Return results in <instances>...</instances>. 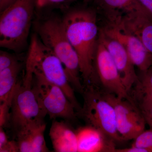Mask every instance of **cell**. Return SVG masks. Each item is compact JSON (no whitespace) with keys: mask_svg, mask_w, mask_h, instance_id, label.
<instances>
[{"mask_svg":"<svg viewBox=\"0 0 152 152\" xmlns=\"http://www.w3.org/2000/svg\"><path fill=\"white\" fill-rule=\"evenodd\" d=\"M62 20L68 39L78 57L82 78L85 84H94L98 80L94 60L99 33L96 12L75 9Z\"/></svg>","mask_w":152,"mask_h":152,"instance_id":"1","label":"cell"},{"mask_svg":"<svg viewBox=\"0 0 152 152\" xmlns=\"http://www.w3.org/2000/svg\"><path fill=\"white\" fill-rule=\"evenodd\" d=\"M33 75L41 76L59 87L75 107L77 113L81 110L63 64L37 35H34L31 38L26 61L25 75L32 77Z\"/></svg>","mask_w":152,"mask_h":152,"instance_id":"2","label":"cell"},{"mask_svg":"<svg viewBox=\"0 0 152 152\" xmlns=\"http://www.w3.org/2000/svg\"><path fill=\"white\" fill-rule=\"evenodd\" d=\"M37 30L42 42L52 50L63 64L74 89L82 94L85 86L80 80L78 57L68 39L63 20L50 18L38 24Z\"/></svg>","mask_w":152,"mask_h":152,"instance_id":"3","label":"cell"},{"mask_svg":"<svg viewBox=\"0 0 152 152\" xmlns=\"http://www.w3.org/2000/svg\"><path fill=\"white\" fill-rule=\"evenodd\" d=\"M35 7V0H16L1 12V48L15 52L25 48Z\"/></svg>","mask_w":152,"mask_h":152,"instance_id":"4","label":"cell"},{"mask_svg":"<svg viewBox=\"0 0 152 152\" xmlns=\"http://www.w3.org/2000/svg\"><path fill=\"white\" fill-rule=\"evenodd\" d=\"M84 102L81 110L77 113L87 125L99 130L115 141H124L117 130L114 107L92 84L86 85L82 94Z\"/></svg>","mask_w":152,"mask_h":152,"instance_id":"5","label":"cell"},{"mask_svg":"<svg viewBox=\"0 0 152 152\" xmlns=\"http://www.w3.org/2000/svg\"><path fill=\"white\" fill-rule=\"evenodd\" d=\"M46 115L40 105L32 84L19 81L14 90L8 123L15 134L28 125L44 121Z\"/></svg>","mask_w":152,"mask_h":152,"instance_id":"6","label":"cell"},{"mask_svg":"<svg viewBox=\"0 0 152 152\" xmlns=\"http://www.w3.org/2000/svg\"><path fill=\"white\" fill-rule=\"evenodd\" d=\"M32 88L41 108L53 120L62 118L73 121L77 111L62 90L42 77L33 75Z\"/></svg>","mask_w":152,"mask_h":152,"instance_id":"7","label":"cell"},{"mask_svg":"<svg viewBox=\"0 0 152 152\" xmlns=\"http://www.w3.org/2000/svg\"><path fill=\"white\" fill-rule=\"evenodd\" d=\"M104 95L114 107L117 130L124 141L134 140L145 130V120L136 104L111 93Z\"/></svg>","mask_w":152,"mask_h":152,"instance_id":"8","label":"cell"},{"mask_svg":"<svg viewBox=\"0 0 152 152\" xmlns=\"http://www.w3.org/2000/svg\"><path fill=\"white\" fill-rule=\"evenodd\" d=\"M94 67L98 80L107 92L135 104L123 84L113 58L99 39L95 54Z\"/></svg>","mask_w":152,"mask_h":152,"instance_id":"9","label":"cell"},{"mask_svg":"<svg viewBox=\"0 0 152 152\" xmlns=\"http://www.w3.org/2000/svg\"><path fill=\"white\" fill-rule=\"evenodd\" d=\"M100 31L109 37L117 41L126 51L135 66L140 72L152 66V54L139 38L117 24L107 23Z\"/></svg>","mask_w":152,"mask_h":152,"instance_id":"10","label":"cell"},{"mask_svg":"<svg viewBox=\"0 0 152 152\" xmlns=\"http://www.w3.org/2000/svg\"><path fill=\"white\" fill-rule=\"evenodd\" d=\"M99 39L113 58L123 84L129 94L133 86L138 80L135 66L126 51L118 42L106 36L100 30Z\"/></svg>","mask_w":152,"mask_h":152,"instance_id":"11","label":"cell"},{"mask_svg":"<svg viewBox=\"0 0 152 152\" xmlns=\"http://www.w3.org/2000/svg\"><path fill=\"white\" fill-rule=\"evenodd\" d=\"M114 23L139 38L152 54V17L145 9L142 8L125 14Z\"/></svg>","mask_w":152,"mask_h":152,"instance_id":"12","label":"cell"},{"mask_svg":"<svg viewBox=\"0 0 152 152\" xmlns=\"http://www.w3.org/2000/svg\"><path fill=\"white\" fill-rule=\"evenodd\" d=\"M77 152H115L113 139L90 125L80 127L76 130Z\"/></svg>","mask_w":152,"mask_h":152,"instance_id":"13","label":"cell"},{"mask_svg":"<svg viewBox=\"0 0 152 152\" xmlns=\"http://www.w3.org/2000/svg\"><path fill=\"white\" fill-rule=\"evenodd\" d=\"M67 121L52 122L49 132L52 145L56 152H77L76 130Z\"/></svg>","mask_w":152,"mask_h":152,"instance_id":"14","label":"cell"},{"mask_svg":"<svg viewBox=\"0 0 152 152\" xmlns=\"http://www.w3.org/2000/svg\"><path fill=\"white\" fill-rule=\"evenodd\" d=\"M138 77L129 95L144 114L152 108V66L146 71L141 72Z\"/></svg>","mask_w":152,"mask_h":152,"instance_id":"15","label":"cell"},{"mask_svg":"<svg viewBox=\"0 0 152 152\" xmlns=\"http://www.w3.org/2000/svg\"><path fill=\"white\" fill-rule=\"evenodd\" d=\"M95 5L106 17L107 22H113L123 15L143 7L138 0H93Z\"/></svg>","mask_w":152,"mask_h":152,"instance_id":"16","label":"cell"},{"mask_svg":"<svg viewBox=\"0 0 152 152\" xmlns=\"http://www.w3.org/2000/svg\"><path fill=\"white\" fill-rule=\"evenodd\" d=\"M22 65L20 61L0 71V103L11 101L14 90L18 83Z\"/></svg>","mask_w":152,"mask_h":152,"instance_id":"17","label":"cell"},{"mask_svg":"<svg viewBox=\"0 0 152 152\" xmlns=\"http://www.w3.org/2000/svg\"><path fill=\"white\" fill-rule=\"evenodd\" d=\"M30 127L32 152H49L44 136L46 128L45 121L32 123L30 124Z\"/></svg>","mask_w":152,"mask_h":152,"instance_id":"18","label":"cell"},{"mask_svg":"<svg viewBox=\"0 0 152 152\" xmlns=\"http://www.w3.org/2000/svg\"><path fill=\"white\" fill-rule=\"evenodd\" d=\"M132 146L145 149L149 152H152V127L144 130L134 139Z\"/></svg>","mask_w":152,"mask_h":152,"instance_id":"19","label":"cell"},{"mask_svg":"<svg viewBox=\"0 0 152 152\" xmlns=\"http://www.w3.org/2000/svg\"><path fill=\"white\" fill-rule=\"evenodd\" d=\"M0 152H19L17 141L9 140L4 128L2 127H0Z\"/></svg>","mask_w":152,"mask_h":152,"instance_id":"20","label":"cell"},{"mask_svg":"<svg viewBox=\"0 0 152 152\" xmlns=\"http://www.w3.org/2000/svg\"><path fill=\"white\" fill-rule=\"evenodd\" d=\"M19 62L16 57L6 52H0V71L10 67Z\"/></svg>","mask_w":152,"mask_h":152,"instance_id":"21","label":"cell"},{"mask_svg":"<svg viewBox=\"0 0 152 152\" xmlns=\"http://www.w3.org/2000/svg\"><path fill=\"white\" fill-rule=\"evenodd\" d=\"M77 1V0H44V7L49 5L64 4Z\"/></svg>","mask_w":152,"mask_h":152,"instance_id":"22","label":"cell"},{"mask_svg":"<svg viewBox=\"0 0 152 152\" xmlns=\"http://www.w3.org/2000/svg\"><path fill=\"white\" fill-rule=\"evenodd\" d=\"M141 5L152 17V0H138Z\"/></svg>","mask_w":152,"mask_h":152,"instance_id":"23","label":"cell"},{"mask_svg":"<svg viewBox=\"0 0 152 152\" xmlns=\"http://www.w3.org/2000/svg\"><path fill=\"white\" fill-rule=\"evenodd\" d=\"M115 152H149L145 149L137 147L131 146L127 148L117 149Z\"/></svg>","mask_w":152,"mask_h":152,"instance_id":"24","label":"cell"},{"mask_svg":"<svg viewBox=\"0 0 152 152\" xmlns=\"http://www.w3.org/2000/svg\"><path fill=\"white\" fill-rule=\"evenodd\" d=\"M16 0H0V11L2 12Z\"/></svg>","mask_w":152,"mask_h":152,"instance_id":"25","label":"cell"},{"mask_svg":"<svg viewBox=\"0 0 152 152\" xmlns=\"http://www.w3.org/2000/svg\"><path fill=\"white\" fill-rule=\"evenodd\" d=\"M145 120L146 124H148L150 128L152 127V108L148 112L143 114Z\"/></svg>","mask_w":152,"mask_h":152,"instance_id":"26","label":"cell"},{"mask_svg":"<svg viewBox=\"0 0 152 152\" xmlns=\"http://www.w3.org/2000/svg\"><path fill=\"white\" fill-rule=\"evenodd\" d=\"M36 7L40 9L44 7V0H35Z\"/></svg>","mask_w":152,"mask_h":152,"instance_id":"27","label":"cell"},{"mask_svg":"<svg viewBox=\"0 0 152 152\" xmlns=\"http://www.w3.org/2000/svg\"><path fill=\"white\" fill-rule=\"evenodd\" d=\"M86 1H89V0H86Z\"/></svg>","mask_w":152,"mask_h":152,"instance_id":"28","label":"cell"}]
</instances>
